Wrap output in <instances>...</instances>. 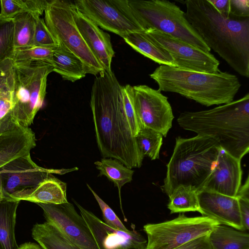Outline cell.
Listing matches in <instances>:
<instances>
[{"label": "cell", "mask_w": 249, "mask_h": 249, "mask_svg": "<svg viewBox=\"0 0 249 249\" xmlns=\"http://www.w3.org/2000/svg\"><path fill=\"white\" fill-rule=\"evenodd\" d=\"M121 87L112 71H104L94 80L90 107L96 142L103 158L139 168L144 157L124 114Z\"/></svg>", "instance_id": "obj_1"}, {"label": "cell", "mask_w": 249, "mask_h": 249, "mask_svg": "<svg viewBox=\"0 0 249 249\" xmlns=\"http://www.w3.org/2000/svg\"><path fill=\"white\" fill-rule=\"evenodd\" d=\"M186 16L207 46L239 74L249 77V18L220 14L209 0H187Z\"/></svg>", "instance_id": "obj_2"}, {"label": "cell", "mask_w": 249, "mask_h": 249, "mask_svg": "<svg viewBox=\"0 0 249 249\" xmlns=\"http://www.w3.org/2000/svg\"><path fill=\"white\" fill-rule=\"evenodd\" d=\"M177 121L185 130L215 140L223 151L238 159L249 152V93L212 109L184 111Z\"/></svg>", "instance_id": "obj_3"}, {"label": "cell", "mask_w": 249, "mask_h": 249, "mask_svg": "<svg viewBox=\"0 0 249 249\" xmlns=\"http://www.w3.org/2000/svg\"><path fill=\"white\" fill-rule=\"evenodd\" d=\"M149 76L160 91L178 93L207 107L232 102L241 86L235 75L220 71L206 73L160 65Z\"/></svg>", "instance_id": "obj_4"}, {"label": "cell", "mask_w": 249, "mask_h": 249, "mask_svg": "<svg viewBox=\"0 0 249 249\" xmlns=\"http://www.w3.org/2000/svg\"><path fill=\"white\" fill-rule=\"evenodd\" d=\"M222 151L218 142L211 137H177L161 190L168 197L180 186H190L200 191Z\"/></svg>", "instance_id": "obj_5"}, {"label": "cell", "mask_w": 249, "mask_h": 249, "mask_svg": "<svg viewBox=\"0 0 249 249\" xmlns=\"http://www.w3.org/2000/svg\"><path fill=\"white\" fill-rule=\"evenodd\" d=\"M53 71L52 66L45 61L13 62L11 113L21 125L33 124L44 102L48 76Z\"/></svg>", "instance_id": "obj_6"}, {"label": "cell", "mask_w": 249, "mask_h": 249, "mask_svg": "<svg viewBox=\"0 0 249 249\" xmlns=\"http://www.w3.org/2000/svg\"><path fill=\"white\" fill-rule=\"evenodd\" d=\"M128 2L144 31L157 30L203 51H211L189 23L185 12L175 3L166 0H128Z\"/></svg>", "instance_id": "obj_7"}, {"label": "cell", "mask_w": 249, "mask_h": 249, "mask_svg": "<svg viewBox=\"0 0 249 249\" xmlns=\"http://www.w3.org/2000/svg\"><path fill=\"white\" fill-rule=\"evenodd\" d=\"M220 224L207 216L188 217L183 213L175 218L143 226L147 237L145 249H175L208 235Z\"/></svg>", "instance_id": "obj_8"}, {"label": "cell", "mask_w": 249, "mask_h": 249, "mask_svg": "<svg viewBox=\"0 0 249 249\" xmlns=\"http://www.w3.org/2000/svg\"><path fill=\"white\" fill-rule=\"evenodd\" d=\"M73 2L49 0L44 11V21L57 41L63 43L84 62L90 74L96 75L105 71L90 51L81 35L72 15Z\"/></svg>", "instance_id": "obj_9"}, {"label": "cell", "mask_w": 249, "mask_h": 249, "mask_svg": "<svg viewBox=\"0 0 249 249\" xmlns=\"http://www.w3.org/2000/svg\"><path fill=\"white\" fill-rule=\"evenodd\" d=\"M73 2L99 27L123 38L131 33L144 31L134 16L128 0H79Z\"/></svg>", "instance_id": "obj_10"}, {"label": "cell", "mask_w": 249, "mask_h": 249, "mask_svg": "<svg viewBox=\"0 0 249 249\" xmlns=\"http://www.w3.org/2000/svg\"><path fill=\"white\" fill-rule=\"evenodd\" d=\"M69 170H53L38 166L30 154L10 161L0 168L4 195L7 199L24 200L37 186L52 173H65Z\"/></svg>", "instance_id": "obj_11"}, {"label": "cell", "mask_w": 249, "mask_h": 249, "mask_svg": "<svg viewBox=\"0 0 249 249\" xmlns=\"http://www.w3.org/2000/svg\"><path fill=\"white\" fill-rule=\"evenodd\" d=\"M144 33L152 42L169 53L175 67L206 73L219 71L220 62L210 52L201 50L157 30L149 29Z\"/></svg>", "instance_id": "obj_12"}, {"label": "cell", "mask_w": 249, "mask_h": 249, "mask_svg": "<svg viewBox=\"0 0 249 249\" xmlns=\"http://www.w3.org/2000/svg\"><path fill=\"white\" fill-rule=\"evenodd\" d=\"M134 105L141 126L166 137L174 119L168 98L158 89L146 85L132 86Z\"/></svg>", "instance_id": "obj_13"}, {"label": "cell", "mask_w": 249, "mask_h": 249, "mask_svg": "<svg viewBox=\"0 0 249 249\" xmlns=\"http://www.w3.org/2000/svg\"><path fill=\"white\" fill-rule=\"evenodd\" d=\"M47 222L52 224L81 249H98L85 219L69 202L59 204L37 203Z\"/></svg>", "instance_id": "obj_14"}, {"label": "cell", "mask_w": 249, "mask_h": 249, "mask_svg": "<svg viewBox=\"0 0 249 249\" xmlns=\"http://www.w3.org/2000/svg\"><path fill=\"white\" fill-rule=\"evenodd\" d=\"M93 236L98 249H145L147 241L135 230L112 228L73 200Z\"/></svg>", "instance_id": "obj_15"}, {"label": "cell", "mask_w": 249, "mask_h": 249, "mask_svg": "<svg viewBox=\"0 0 249 249\" xmlns=\"http://www.w3.org/2000/svg\"><path fill=\"white\" fill-rule=\"evenodd\" d=\"M36 145L34 132L18 124L11 112L0 120V168L15 159L30 154Z\"/></svg>", "instance_id": "obj_16"}, {"label": "cell", "mask_w": 249, "mask_h": 249, "mask_svg": "<svg viewBox=\"0 0 249 249\" xmlns=\"http://www.w3.org/2000/svg\"><path fill=\"white\" fill-rule=\"evenodd\" d=\"M197 196L202 216L215 220L220 225L244 231L237 197L208 191L198 192Z\"/></svg>", "instance_id": "obj_17"}, {"label": "cell", "mask_w": 249, "mask_h": 249, "mask_svg": "<svg viewBox=\"0 0 249 249\" xmlns=\"http://www.w3.org/2000/svg\"><path fill=\"white\" fill-rule=\"evenodd\" d=\"M241 160L222 150L201 191L236 197L241 186L243 172Z\"/></svg>", "instance_id": "obj_18"}, {"label": "cell", "mask_w": 249, "mask_h": 249, "mask_svg": "<svg viewBox=\"0 0 249 249\" xmlns=\"http://www.w3.org/2000/svg\"><path fill=\"white\" fill-rule=\"evenodd\" d=\"M72 11L77 28L88 48L105 71H112L111 65L115 52L109 35L82 13L74 2Z\"/></svg>", "instance_id": "obj_19"}, {"label": "cell", "mask_w": 249, "mask_h": 249, "mask_svg": "<svg viewBox=\"0 0 249 249\" xmlns=\"http://www.w3.org/2000/svg\"><path fill=\"white\" fill-rule=\"evenodd\" d=\"M58 42L51 57L47 61L53 67V71L64 80L74 82L90 74L88 68L77 55L63 43Z\"/></svg>", "instance_id": "obj_20"}, {"label": "cell", "mask_w": 249, "mask_h": 249, "mask_svg": "<svg viewBox=\"0 0 249 249\" xmlns=\"http://www.w3.org/2000/svg\"><path fill=\"white\" fill-rule=\"evenodd\" d=\"M123 38L136 51L156 63L176 67L169 53L160 45L152 42L144 31L130 33Z\"/></svg>", "instance_id": "obj_21"}, {"label": "cell", "mask_w": 249, "mask_h": 249, "mask_svg": "<svg viewBox=\"0 0 249 249\" xmlns=\"http://www.w3.org/2000/svg\"><path fill=\"white\" fill-rule=\"evenodd\" d=\"M67 184L51 174L41 182L24 200L37 203L59 204L68 202Z\"/></svg>", "instance_id": "obj_22"}, {"label": "cell", "mask_w": 249, "mask_h": 249, "mask_svg": "<svg viewBox=\"0 0 249 249\" xmlns=\"http://www.w3.org/2000/svg\"><path fill=\"white\" fill-rule=\"evenodd\" d=\"M208 237L213 249H249L248 231L220 224L211 231Z\"/></svg>", "instance_id": "obj_23"}, {"label": "cell", "mask_w": 249, "mask_h": 249, "mask_svg": "<svg viewBox=\"0 0 249 249\" xmlns=\"http://www.w3.org/2000/svg\"><path fill=\"white\" fill-rule=\"evenodd\" d=\"M20 201L0 202V249H18L15 237L16 212Z\"/></svg>", "instance_id": "obj_24"}, {"label": "cell", "mask_w": 249, "mask_h": 249, "mask_svg": "<svg viewBox=\"0 0 249 249\" xmlns=\"http://www.w3.org/2000/svg\"><path fill=\"white\" fill-rule=\"evenodd\" d=\"M32 235L43 249H81L48 222L35 224Z\"/></svg>", "instance_id": "obj_25"}, {"label": "cell", "mask_w": 249, "mask_h": 249, "mask_svg": "<svg viewBox=\"0 0 249 249\" xmlns=\"http://www.w3.org/2000/svg\"><path fill=\"white\" fill-rule=\"evenodd\" d=\"M94 164L100 172L98 176H105L118 188L121 200V188L132 181L134 171L113 158H103Z\"/></svg>", "instance_id": "obj_26"}, {"label": "cell", "mask_w": 249, "mask_h": 249, "mask_svg": "<svg viewBox=\"0 0 249 249\" xmlns=\"http://www.w3.org/2000/svg\"><path fill=\"white\" fill-rule=\"evenodd\" d=\"M40 17L30 12L21 13L13 18L15 50L34 46L36 18Z\"/></svg>", "instance_id": "obj_27"}, {"label": "cell", "mask_w": 249, "mask_h": 249, "mask_svg": "<svg viewBox=\"0 0 249 249\" xmlns=\"http://www.w3.org/2000/svg\"><path fill=\"white\" fill-rule=\"evenodd\" d=\"M198 192L190 186H180L170 196L167 205L171 213L198 212L200 209L197 196Z\"/></svg>", "instance_id": "obj_28"}, {"label": "cell", "mask_w": 249, "mask_h": 249, "mask_svg": "<svg viewBox=\"0 0 249 249\" xmlns=\"http://www.w3.org/2000/svg\"><path fill=\"white\" fill-rule=\"evenodd\" d=\"M48 2L47 0H1L0 18H13L25 12L40 16L44 12Z\"/></svg>", "instance_id": "obj_29"}, {"label": "cell", "mask_w": 249, "mask_h": 249, "mask_svg": "<svg viewBox=\"0 0 249 249\" xmlns=\"http://www.w3.org/2000/svg\"><path fill=\"white\" fill-rule=\"evenodd\" d=\"M135 137L139 148L143 157L147 156L152 160L159 159L163 137L160 133L142 126Z\"/></svg>", "instance_id": "obj_30"}, {"label": "cell", "mask_w": 249, "mask_h": 249, "mask_svg": "<svg viewBox=\"0 0 249 249\" xmlns=\"http://www.w3.org/2000/svg\"><path fill=\"white\" fill-rule=\"evenodd\" d=\"M13 18H0V65L12 59L15 52Z\"/></svg>", "instance_id": "obj_31"}, {"label": "cell", "mask_w": 249, "mask_h": 249, "mask_svg": "<svg viewBox=\"0 0 249 249\" xmlns=\"http://www.w3.org/2000/svg\"><path fill=\"white\" fill-rule=\"evenodd\" d=\"M121 90L124 114L131 133L136 137L142 126L134 105L132 86L130 85L122 86Z\"/></svg>", "instance_id": "obj_32"}, {"label": "cell", "mask_w": 249, "mask_h": 249, "mask_svg": "<svg viewBox=\"0 0 249 249\" xmlns=\"http://www.w3.org/2000/svg\"><path fill=\"white\" fill-rule=\"evenodd\" d=\"M55 49L33 46L30 48L15 50L13 58L14 62L33 61L47 62L52 56Z\"/></svg>", "instance_id": "obj_33"}, {"label": "cell", "mask_w": 249, "mask_h": 249, "mask_svg": "<svg viewBox=\"0 0 249 249\" xmlns=\"http://www.w3.org/2000/svg\"><path fill=\"white\" fill-rule=\"evenodd\" d=\"M34 45L50 49H55L58 46V42L48 29L44 19L40 17L36 18Z\"/></svg>", "instance_id": "obj_34"}, {"label": "cell", "mask_w": 249, "mask_h": 249, "mask_svg": "<svg viewBox=\"0 0 249 249\" xmlns=\"http://www.w3.org/2000/svg\"><path fill=\"white\" fill-rule=\"evenodd\" d=\"M87 185L92 193L101 210L105 222L116 229L124 231H129L130 230L125 227L112 209L98 196L88 184Z\"/></svg>", "instance_id": "obj_35"}, {"label": "cell", "mask_w": 249, "mask_h": 249, "mask_svg": "<svg viewBox=\"0 0 249 249\" xmlns=\"http://www.w3.org/2000/svg\"><path fill=\"white\" fill-rule=\"evenodd\" d=\"M13 107L12 77L11 72L6 82L0 88V120L11 112Z\"/></svg>", "instance_id": "obj_36"}, {"label": "cell", "mask_w": 249, "mask_h": 249, "mask_svg": "<svg viewBox=\"0 0 249 249\" xmlns=\"http://www.w3.org/2000/svg\"><path fill=\"white\" fill-rule=\"evenodd\" d=\"M230 17L236 18H249V0H230Z\"/></svg>", "instance_id": "obj_37"}, {"label": "cell", "mask_w": 249, "mask_h": 249, "mask_svg": "<svg viewBox=\"0 0 249 249\" xmlns=\"http://www.w3.org/2000/svg\"><path fill=\"white\" fill-rule=\"evenodd\" d=\"M239 202V210L243 230L249 229V195L237 196Z\"/></svg>", "instance_id": "obj_38"}, {"label": "cell", "mask_w": 249, "mask_h": 249, "mask_svg": "<svg viewBox=\"0 0 249 249\" xmlns=\"http://www.w3.org/2000/svg\"><path fill=\"white\" fill-rule=\"evenodd\" d=\"M208 235L197 238L175 249H213Z\"/></svg>", "instance_id": "obj_39"}, {"label": "cell", "mask_w": 249, "mask_h": 249, "mask_svg": "<svg viewBox=\"0 0 249 249\" xmlns=\"http://www.w3.org/2000/svg\"><path fill=\"white\" fill-rule=\"evenodd\" d=\"M13 62L8 59L0 65V88L6 82L11 72Z\"/></svg>", "instance_id": "obj_40"}, {"label": "cell", "mask_w": 249, "mask_h": 249, "mask_svg": "<svg viewBox=\"0 0 249 249\" xmlns=\"http://www.w3.org/2000/svg\"><path fill=\"white\" fill-rule=\"evenodd\" d=\"M216 9L222 15L230 17V0H209Z\"/></svg>", "instance_id": "obj_41"}, {"label": "cell", "mask_w": 249, "mask_h": 249, "mask_svg": "<svg viewBox=\"0 0 249 249\" xmlns=\"http://www.w3.org/2000/svg\"><path fill=\"white\" fill-rule=\"evenodd\" d=\"M18 249H43L39 245L32 242L25 243L18 247Z\"/></svg>", "instance_id": "obj_42"}, {"label": "cell", "mask_w": 249, "mask_h": 249, "mask_svg": "<svg viewBox=\"0 0 249 249\" xmlns=\"http://www.w3.org/2000/svg\"><path fill=\"white\" fill-rule=\"evenodd\" d=\"M1 191H3V190H2V188L1 178H0V192H1Z\"/></svg>", "instance_id": "obj_43"}]
</instances>
